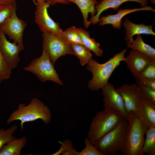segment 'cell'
<instances>
[{
    "label": "cell",
    "instance_id": "1",
    "mask_svg": "<svg viewBox=\"0 0 155 155\" xmlns=\"http://www.w3.org/2000/svg\"><path fill=\"white\" fill-rule=\"evenodd\" d=\"M52 114L49 107L36 97L33 98L27 105L21 103L17 109L13 111L7 120V124L16 120L20 121L21 130L25 122L41 119L47 125L51 121Z\"/></svg>",
    "mask_w": 155,
    "mask_h": 155
},
{
    "label": "cell",
    "instance_id": "2",
    "mask_svg": "<svg viewBox=\"0 0 155 155\" xmlns=\"http://www.w3.org/2000/svg\"><path fill=\"white\" fill-rule=\"evenodd\" d=\"M127 49L116 54L105 63L100 64L94 59H92L87 64V69L93 75L92 79L88 83V88L91 90L98 91L103 86L108 83L113 71L120 62L124 61Z\"/></svg>",
    "mask_w": 155,
    "mask_h": 155
},
{
    "label": "cell",
    "instance_id": "3",
    "mask_svg": "<svg viewBox=\"0 0 155 155\" xmlns=\"http://www.w3.org/2000/svg\"><path fill=\"white\" fill-rule=\"evenodd\" d=\"M125 143L122 151L123 155H143L142 150L147 129L138 118L136 111L128 113Z\"/></svg>",
    "mask_w": 155,
    "mask_h": 155
},
{
    "label": "cell",
    "instance_id": "4",
    "mask_svg": "<svg viewBox=\"0 0 155 155\" xmlns=\"http://www.w3.org/2000/svg\"><path fill=\"white\" fill-rule=\"evenodd\" d=\"M124 117L120 114L108 109L97 112L92 119L88 138L94 145L102 137L115 128Z\"/></svg>",
    "mask_w": 155,
    "mask_h": 155
},
{
    "label": "cell",
    "instance_id": "5",
    "mask_svg": "<svg viewBox=\"0 0 155 155\" xmlns=\"http://www.w3.org/2000/svg\"><path fill=\"white\" fill-rule=\"evenodd\" d=\"M128 122L124 118L112 131L102 137L94 145L103 155H115L122 152L124 147Z\"/></svg>",
    "mask_w": 155,
    "mask_h": 155
},
{
    "label": "cell",
    "instance_id": "6",
    "mask_svg": "<svg viewBox=\"0 0 155 155\" xmlns=\"http://www.w3.org/2000/svg\"><path fill=\"white\" fill-rule=\"evenodd\" d=\"M24 69L33 74L42 83L50 81L63 85L54 65L51 61L49 56L44 50H42V54L40 57L32 61Z\"/></svg>",
    "mask_w": 155,
    "mask_h": 155
},
{
    "label": "cell",
    "instance_id": "7",
    "mask_svg": "<svg viewBox=\"0 0 155 155\" xmlns=\"http://www.w3.org/2000/svg\"><path fill=\"white\" fill-rule=\"evenodd\" d=\"M63 32L58 34L46 33L42 35V50L48 54L53 65L60 57L67 54L73 55L71 44L65 40Z\"/></svg>",
    "mask_w": 155,
    "mask_h": 155
},
{
    "label": "cell",
    "instance_id": "8",
    "mask_svg": "<svg viewBox=\"0 0 155 155\" xmlns=\"http://www.w3.org/2000/svg\"><path fill=\"white\" fill-rule=\"evenodd\" d=\"M17 4L14 3L11 15L6 20L0 24V30L16 44L24 46L23 42V32L27 26V23L20 19L16 13Z\"/></svg>",
    "mask_w": 155,
    "mask_h": 155
},
{
    "label": "cell",
    "instance_id": "9",
    "mask_svg": "<svg viewBox=\"0 0 155 155\" xmlns=\"http://www.w3.org/2000/svg\"><path fill=\"white\" fill-rule=\"evenodd\" d=\"M34 2L36 7L34 21L40 31L43 33L58 34L62 33L63 31L60 28L59 23L54 21L48 13L47 9L50 6V3L45 1L41 3Z\"/></svg>",
    "mask_w": 155,
    "mask_h": 155
},
{
    "label": "cell",
    "instance_id": "10",
    "mask_svg": "<svg viewBox=\"0 0 155 155\" xmlns=\"http://www.w3.org/2000/svg\"><path fill=\"white\" fill-rule=\"evenodd\" d=\"M101 89L104 96L103 102L105 109L117 112L127 118L128 114L125 106L123 98L113 84L108 82Z\"/></svg>",
    "mask_w": 155,
    "mask_h": 155
},
{
    "label": "cell",
    "instance_id": "11",
    "mask_svg": "<svg viewBox=\"0 0 155 155\" xmlns=\"http://www.w3.org/2000/svg\"><path fill=\"white\" fill-rule=\"evenodd\" d=\"M24 49V46L11 42L0 30V49L7 65L12 71L18 66L20 61L19 54Z\"/></svg>",
    "mask_w": 155,
    "mask_h": 155
},
{
    "label": "cell",
    "instance_id": "12",
    "mask_svg": "<svg viewBox=\"0 0 155 155\" xmlns=\"http://www.w3.org/2000/svg\"><path fill=\"white\" fill-rule=\"evenodd\" d=\"M116 90L123 98L128 114L130 111H136L140 100L143 98L138 85L135 83L127 84Z\"/></svg>",
    "mask_w": 155,
    "mask_h": 155
},
{
    "label": "cell",
    "instance_id": "13",
    "mask_svg": "<svg viewBox=\"0 0 155 155\" xmlns=\"http://www.w3.org/2000/svg\"><path fill=\"white\" fill-rule=\"evenodd\" d=\"M152 60L148 55L137 50L132 49L124 61L135 78L139 77L145 67Z\"/></svg>",
    "mask_w": 155,
    "mask_h": 155
},
{
    "label": "cell",
    "instance_id": "14",
    "mask_svg": "<svg viewBox=\"0 0 155 155\" xmlns=\"http://www.w3.org/2000/svg\"><path fill=\"white\" fill-rule=\"evenodd\" d=\"M136 112L138 118L147 129L155 127V104L142 98L139 102Z\"/></svg>",
    "mask_w": 155,
    "mask_h": 155
},
{
    "label": "cell",
    "instance_id": "15",
    "mask_svg": "<svg viewBox=\"0 0 155 155\" xmlns=\"http://www.w3.org/2000/svg\"><path fill=\"white\" fill-rule=\"evenodd\" d=\"M128 1H134L141 4L142 7L147 6L148 0H103L97 3L95 6L96 11V15L91 16L89 21L90 24L94 25L99 22L100 16L102 13L109 8L117 10L123 3Z\"/></svg>",
    "mask_w": 155,
    "mask_h": 155
},
{
    "label": "cell",
    "instance_id": "16",
    "mask_svg": "<svg viewBox=\"0 0 155 155\" xmlns=\"http://www.w3.org/2000/svg\"><path fill=\"white\" fill-rule=\"evenodd\" d=\"M142 10L151 11H155V10L151 6L136 8L133 9H119L117 13L114 15H109L106 16H101L99 18V23L101 26L107 24H111L116 29L121 28L122 18L127 14L133 12Z\"/></svg>",
    "mask_w": 155,
    "mask_h": 155
},
{
    "label": "cell",
    "instance_id": "17",
    "mask_svg": "<svg viewBox=\"0 0 155 155\" xmlns=\"http://www.w3.org/2000/svg\"><path fill=\"white\" fill-rule=\"evenodd\" d=\"M123 25L126 30L125 40L128 46L134 40L133 36L135 35L142 34L155 35L152 30V25L146 26L143 23L141 24H134L127 19H125Z\"/></svg>",
    "mask_w": 155,
    "mask_h": 155
},
{
    "label": "cell",
    "instance_id": "18",
    "mask_svg": "<svg viewBox=\"0 0 155 155\" xmlns=\"http://www.w3.org/2000/svg\"><path fill=\"white\" fill-rule=\"evenodd\" d=\"M69 2L75 4L80 10L83 15L84 25L86 29L90 24L88 20V14L90 13L91 16H95L96 11V5L98 3L97 0H67Z\"/></svg>",
    "mask_w": 155,
    "mask_h": 155
},
{
    "label": "cell",
    "instance_id": "19",
    "mask_svg": "<svg viewBox=\"0 0 155 155\" xmlns=\"http://www.w3.org/2000/svg\"><path fill=\"white\" fill-rule=\"evenodd\" d=\"M27 137L11 140L4 145L0 151V155H20L22 149L27 145Z\"/></svg>",
    "mask_w": 155,
    "mask_h": 155
},
{
    "label": "cell",
    "instance_id": "20",
    "mask_svg": "<svg viewBox=\"0 0 155 155\" xmlns=\"http://www.w3.org/2000/svg\"><path fill=\"white\" fill-rule=\"evenodd\" d=\"M82 39L83 45L98 57L102 55L103 50L100 48V44L90 37L89 32L81 28H78Z\"/></svg>",
    "mask_w": 155,
    "mask_h": 155
},
{
    "label": "cell",
    "instance_id": "21",
    "mask_svg": "<svg viewBox=\"0 0 155 155\" xmlns=\"http://www.w3.org/2000/svg\"><path fill=\"white\" fill-rule=\"evenodd\" d=\"M127 48L139 51L148 55L152 60H155V49L144 42L140 34L137 35L136 39L127 46Z\"/></svg>",
    "mask_w": 155,
    "mask_h": 155
},
{
    "label": "cell",
    "instance_id": "22",
    "mask_svg": "<svg viewBox=\"0 0 155 155\" xmlns=\"http://www.w3.org/2000/svg\"><path fill=\"white\" fill-rule=\"evenodd\" d=\"M71 45L73 55L79 58L82 65L84 66L89 63L92 59L90 51L82 44H73Z\"/></svg>",
    "mask_w": 155,
    "mask_h": 155
},
{
    "label": "cell",
    "instance_id": "23",
    "mask_svg": "<svg viewBox=\"0 0 155 155\" xmlns=\"http://www.w3.org/2000/svg\"><path fill=\"white\" fill-rule=\"evenodd\" d=\"M144 145L142 148L143 152L147 155H155V127L147 129Z\"/></svg>",
    "mask_w": 155,
    "mask_h": 155
},
{
    "label": "cell",
    "instance_id": "24",
    "mask_svg": "<svg viewBox=\"0 0 155 155\" xmlns=\"http://www.w3.org/2000/svg\"><path fill=\"white\" fill-rule=\"evenodd\" d=\"M63 35L66 42L70 44H83L79 31L74 26L69 27L63 31Z\"/></svg>",
    "mask_w": 155,
    "mask_h": 155
},
{
    "label": "cell",
    "instance_id": "25",
    "mask_svg": "<svg viewBox=\"0 0 155 155\" xmlns=\"http://www.w3.org/2000/svg\"><path fill=\"white\" fill-rule=\"evenodd\" d=\"M18 127V126L14 124L6 130L0 129V151L4 145L17 138L13 135Z\"/></svg>",
    "mask_w": 155,
    "mask_h": 155
},
{
    "label": "cell",
    "instance_id": "26",
    "mask_svg": "<svg viewBox=\"0 0 155 155\" xmlns=\"http://www.w3.org/2000/svg\"><path fill=\"white\" fill-rule=\"evenodd\" d=\"M61 147L57 152L52 155H77V151L72 146V142L69 140H66L60 142Z\"/></svg>",
    "mask_w": 155,
    "mask_h": 155
},
{
    "label": "cell",
    "instance_id": "27",
    "mask_svg": "<svg viewBox=\"0 0 155 155\" xmlns=\"http://www.w3.org/2000/svg\"><path fill=\"white\" fill-rule=\"evenodd\" d=\"M136 83L140 89L143 98L155 104V90L142 84L137 79Z\"/></svg>",
    "mask_w": 155,
    "mask_h": 155
},
{
    "label": "cell",
    "instance_id": "28",
    "mask_svg": "<svg viewBox=\"0 0 155 155\" xmlns=\"http://www.w3.org/2000/svg\"><path fill=\"white\" fill-rule=\"evenodd\" d=\"M85 147L80 152H78L77 155H103L92 144L88 137L84 140Z\"/></svg>",
    "mask_w": 155,
    "mask_h": 155
},
{
    "label": "cell",
    "instance_id": "29",
    "mask_svg": "<svg viewBox=\"0 0 155 155\" xmlns=\"http://www.w3.org/2000/svg\"><path fill=\"white\" fill-rule=\"evenodd\" d=\"M11 72V71L7 65L0 49V79L2 81L9 79Z\"/></svg>",
    "mask_w": 155,
    "mask_h": 155
},
{
    "label": "cell",
    "instance_id": "30",
    "mask_svg": "<svg viewBox=\"0 0 155 155\" xmlns=\"http://www.w3.org/2000/svg\"><path fill=\"white\" fill-rule=\"evenodd\" d=\"M138 78H155V60H152L145 67Z\"/></svg>",
    "mask_w": 155,
    "mask_h": 155
},
{
    "label": "cell",
    "instance_id": "31",
    "mask_svg": "<svg viewBox=\"0 0 155 155\" xmlns=\"http://www.w3.org/2000/svg\"><path fill=\"white\" fill-rule=\"evenodd\" d=\"M13 4H0V24L7 20L10 16Z\"/></svg>",
    "mask_w": 155,
    "mask_h": 155
},
{
    "label": "cell",
    "instance_id": "32",
    "mask_svg": "<svg viewBox=\"0 0 155 155\" xmlns=\"http://www.w3.org/2000/svg\"><path fill=\"white\" fill-rule=\"evenodd\" d=\"M142 84L155 90V78H136Z\"/></svg>",
    "mask_w": 155,
    "mask_h": 155
},
{
    "label": "cell",
    "instance_id": "33",
    "mask_svg": "<svg viewBox=\"0 0 155 155\" xmlns=\"http://www.w3.org/2000/svg\"><path fill=\"white\" fill-rule=\"evenodd\" d=\"M45 2H49L50 4V6H53L57 3L68 5L69 3L67 0H45Z\"/></svg>",
    "mask_w": 155,
    "mask_h": 155
},
{
    "label": "cell",
    "instance_id": "34",
    "mask_svg": "<svg viewBox=\"0 0 155 155\" xmlns=\"http://www.w3.org/2000/svg\"><path fill=\"white\" fill-rule=\"evenodd\" d=\"M16 0H0V4L12 5Z\"/></svg>",
    "mask_w": 155,
    "mask_h": 155
},
{
    "label": "cell",
    "instance_id": "35",
    "mask_svg": "<svg viewBox=\"0 0 155 155\" xmlns=\"http://www.w3.org/2000/svg\"><path fill=\"white\" fill-rule=\"evenodd\" d=\"M36 2L38 3H41L45 2V0H35Z\"/></svg>",
    "mask_w": 155,
    "mask_h": 155
},
{
    "label": "cell",
    "instance_id": "36",
    "mask_svg": "<svg viewBox=\"0 0 155 155\" xmlns=\"http://www.w3.org/2000/svg\"><path fill=\"white\" fill-rule=\"evenodd\" d=\"M2 81V80H1L0 79V84L1 83Z\"/></svg>",
    "mask_w": 155,
    "mask_h": 155
},
{
    "label": "cell",
    "instance_id": "37",
    "mask_svg": "<svg viewBox=\"0 0 155 155\" xmlns=\"http://www.w3.org/2000/svg\"><path fill=\"white\" fill-rule=\"evenodd\" d=\"M99 0L100 1H102L103 0Z\"/></svg>",
    "mask_w": 155,
    "mask_h": 155
}]
</instances>
